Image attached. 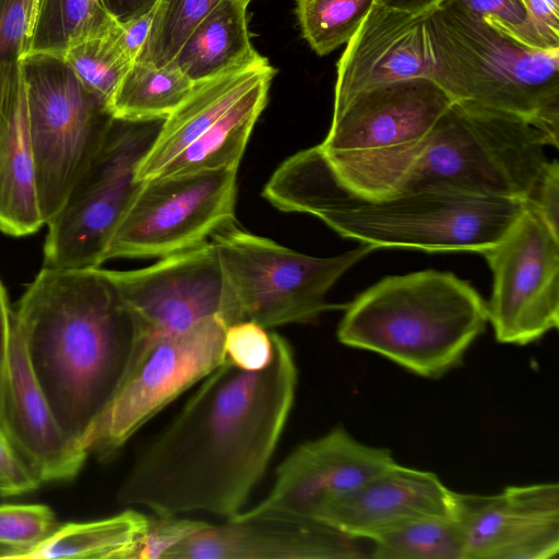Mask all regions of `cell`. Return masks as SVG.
<instances>
[{"label": "cell", "instance_id": "cell-1", "mask_svg": "<svg viewBox=\"0 0 559 559\" xmlns=\"http://www.w3.org/2000/svg\"><path fill=\"white\" fill-rule=\"evenodd\" d=\"M269 366L225 360L136 457L118 499L157 515L241 512L264 475L290 415L298 372L290 344L273 334Z\"/></svg>", "mask_w": 559, "mask_h": 559}, {"label": "cell", "instance_id": "cell-2", "mask_svg": "<svg viewBox=\"0 0 559 559\" xmlns=\"http://www.w3.org/2000/svg\"><path fill=\"white\" fill-rule=\"evenodd\" d=\"M13 322L58 423L90 453L130 364L136 334L130 309L100 266H43Z\"/></svg>", "mask_w": 559, "mask_h": 559}, {"label": "cell", "instance_id": "cell-3", "mask_svg": "<svg viewBox=\"0 0 559 559\" xmlns=\"http://www.w3.org/2000/svg\"><path fill=\"white\" fill-rule=\"evenodd\" d=\"M262 194L278 210L316 216L362 245L426 252L484 253L526 207L520 200L437 188L361 197L335 178L319 145L285 159Z\"/></svg>", "mask_w": 559, "mask_h": 559}, {"label": "cell", "instance_id": "cell-4", "mask_svg": "<svg viewBox=\"0 0 559 559\" xmlns=\"http://www.w3.org/2000/svg\"><path fill=\"white\" fill-rule=\"evenodd\" d=\"M338 341L379 354L425 378L462 362L488 322L487 304L451 272L424 270L382 278L345 307Z\"/></svg>", "mask_w": 559, "mask_h": 559}, {"label": "cell", "instance_id": "cell-5", "mask_svg": "<svg viewBox=\"0 0 559 559\" xmlns=\"http://www.w3.org/2000/svg\"><path fill=\"white\" fill-rule=\"evenodd\" d=\"M432 80L453 103L512 114L558 138L559 49L523 44L444 3L426 16Z\"/></svg>", "mask_w": 559, "mask_h": 559}, {"label": "cell", "instance_id": "cell-6", "mask_svg": "<svg viewBox=\"0 0 559 559\" xmlns=\"http://www.w3.org/2000/svg\"><path fill=\"white\" fill-rule=\"evenodd\" d=\"M452 103L429 78L370 88L332 116L319 147L352 192L371 199L396 194Z\"/></svg>", "mask_w": 559, "mask_h": 559}, {"label": "cell", "instance_id": "cell-7", "mask_svg": "<svg viewBox=\"0 0 559 559\" xmlns=\"http://www.w3.org/2000/svg\"><path fill=\"white\" fill-rule=\"evenodd\" d=\"M548 146L558 138L530 120L452 103L399 192L437 188L526 203L550 162Z\"/></svg>", "mask_w": 559, "mask_h": 559}, {"label": "cell", "instance_id": "cell-8", "mask_svg": "<svg viewBox=\"0 0 559 559\" xmlns=\"http://www.w3.org/2000/svg\"><path fill=\"white\" fill-rule=\"evenodd\" d=\"M211 239L218 252L236 322L249 320L269 330L312 322L325 311L345 309L346 305L326 300L329 290L377 249L361 243L334 257H312L234 224Z\"/></svg>", "mask_w": 559, "mask_h": 559}, {"label": "cell", "instance_id": "cell-9", "mask_svg": "<svg viewBox=\"0 0 559 559\" xmlns=\"http://www.w3.org/2000/svg\"><path fill=\"white\" fill-rule=\"evenodd\" d=\"M21 70L38 202L47 224L94 157L114 116L61 56L31 52Z\"/></svg>", "mask_w": 559, "mask_h": 559}, {"label": "cell", "instance_id": "cell-10", "mask_svg": "<svg viewBox=\"0 0 559 559\" xmlns=\"http://www.w3.org/2000/svg\"><path fill=\"white\" fill-rule=\"evenodd\" d=\"M164 120L114 118L94 157L47 222L44 264L99 267L112 234L141 182L136 168Z\"/></svg>", "mask_w": 559, "mask_h": 559}, {"label": "cell", "instance_id": "cell-11", "mask_svg": "<svg viewBox=\"0 0 559 559\" xmlns=\"http://www.w3.org/2000/svg\"><path fill=\"white\" fill-rule=\"evenodd\" d=\"M238 168L158 177L140 183L105 261L165 257L211 238L235 221Z\"/></svg>", "mask_w": 559, "mask_h": 559}, {"label": "cell", "instance_id": "cell-12", "mask_svg": "<svg viewBox=\"0 0 559 559\" xmlns=\"http://www.w3.org/2000/svg\"><path fill=\"white\" fill-rule=\"evenodd\" d=\"M106 273L136 325L126 378L160 338L186 331L214 316L222 317L227 325L236 322L218 252L212 240L162 257L142 269L106 270Z\"/></svg>", "mask_w": 559, "mask_h": 559}, {"label": "cell", "instance_id": "cell-13", "mask_svg": "<svg viewBox=\"0 0 559 559\" xmlns=\"http://www.w3.org/2000/svg\"><path fill=\"white\" fill-rule=\"evenodd\" d=\"M492 273L488 321L499 343L526 345L559 324V234L525 207L484 253Z\"/></svg>", "mask_w": 559, "mask_h": 559}, {"label": "cell", "instance_id": "cell-14", "mask_svg": "<svg viewBox=\"0 0 559 559\" xmlns=\"http://www.w3.org/2000/svg\"><path fill=\"white\" fill-rule=\"evenodd\" d=\"M219 316L157 341L130 371L104 413L90 452L114 455L143 425L225 362Z\"/></svg>", "mask_w": 559, "mask_h": 559}, {"label": "cell", "instance_id": "cell-15", "mask_svg": "<svg viewBox=\"0 0 559 559\" xmlns=\"http://www.w3.org/2000/svg\"><path fill=\"white\" fill-rule=\"evenodd\" d=\"M394 462L388 449L361 443L336 426L296 447L277 466L269 493L251 510L318 521L329 506Z\"/></svg>", "mask_w": 559, "mask_h": 559}, {"label": "cell", "instance_id": "cell-16", "mask_svg": "<svg viewBox=\"0 0 559 559\" xmlns=\"http://www.w3.org/2000/svg\"><path fill=\"white\" fill-rule=\"evenodd\" d=\"M358 539L323 522L273 511H241L209 523L163 559H357Z\"/></svg>", "mask_w": 559, "mask_h": 559}, {"label": "cell", "instance_id": "cell-17", "mask_svg": "<svg viewBox=\"0 0 559 559\" xmlns=\"http://www.w3.org/2000/svg\"><path fill=\"white\" fill-rule=\"evenodd\" d=\"M463 559H556L559 486H509L493 496L460 493Z\"/></svg>", "mask_w": 559, "mask_h": 559}, {"label": "cell", "instance_id": "cell-18", "mask_svg": "<svg viewBox=\"0 0 559 559\" xmlns=\"http://www.w3.org/2000/svg\"><path fill=\"white\" fill-rule=\"evenodd\" d=\"M426 16L374 3L336 63L333 115L370 88L432 79Z\"/></svg>", "mask_w": 559, "mask_h": 559}, {"label": "cell", "instance_id": "cell-19", "mask_svg": "<svg viewBox=\"0 0 559 559\" xmlns=\"http://www.w3.org/2000/svg\"><path fill=\"white\" fill-rule=\"evenodd\" d=\"M3 421L9 439L40 483L75 477L88 455L68 437L53 415L13 314Z\"/></svg>", "mask_w": 559, "mask_h": 559}, {"label": "cell", "instance_id": "cell-20", "mask_svg": "<svg viewBox=\"0 0 559 559\" xmlns=\"http://www.w3.org/2000/svg\"><path fill=\"white\" fill-rule=\"evenodd\" d=\"M459 509L460 493L436 474L394 462L329 506L318 521L356 539L372 540L411 520L457 515Z\"/></svg>", "mask_w": 559, "mask_h": 559}, {"label": "cell", "instance_id": "cell-21", "mask_svg": "<svg viewBox=\"0 0 559 559\" xmlns=\"http://www.w3.org/2000/svg\"><path fill=\"white\" fill-rule=\"evenodd\" d=\"M276 70L264 57L193 84L185 100L166 118L140 162L135 179L152 180L185 147L202 135L259 80Z\"/></svg>", "mask_w": 559, "mask_h": 559}, {"label": "cell", "instance_id": "cell-22", "mask_svg": "<svg viewBox=\"0 0 559 559\" xmlns=\"http://www.w3.org/2000/svg\"><path fill=\"white\" fill-rule=\"evenodd\" d=\"M44 224L20 70L0 104V230L21 237Z\"/></svg>", "mask_w": 559, "mask_h": 559}, {"label": "cell", "instance_id": "cell-23", "mask_svg": "<svg viewBox=\"0 0 559 559\" xmlns=\"http://www.w3.org/2000/svg\"><path fill=\"white\" fill-rule=\"evenodd\" d=\"M249 2L221 0L190 33L168 64L197 83L263 59L250 40L247 23Z\"/></svg>", "mask_w": 559, "mask_h": 559}, {"label": "cell", "instance_id": "cell-24", "mask_svg": "<svg viewBox=\"0 0 559 559\" xmlns=\"http://www.w3.org/2000/svg\"><path fill=\"white\" fill-rule=\"evenodd\" d=\"M275 73L259 80L216 123L170 160L158 177L238 168L252 129L266 105Z\"/></svg>", "mask_w": 559, "mask_h": 559}, {"label": "cell", "instance_id": "cell-25", "mask_svg": "<svg viewBox=\"0 0 559 559\" xmlns=\"http://www.w3.org/2000/svg\"><path fill=\"white\" fill-rule=\"evenodd\" d=\"M148 518L128 509L114 516L58 527L24 558L134 559Z\"/></svg>", "mask_w": 559, "mask_h": 559}, {"label": "cell", "instance_id": "cell-26", "mask_svg": "<svg viewBox=\"0 0 559 559\" xmlns=\"http://www.w3.org/2000/svg\"><path fill=\"white\" fill-rule=\"evenodd\" d=\"M193 82L167 64L133 61L109 103L114 118L128 121L166 119L189 95Z\"/></svg>", "mask_w": 559, "mask_h": 559}, {"label": "cell", "instance_id": "cell-27", "mask_svg": "<svg viewBox=\"0 0 559 559\" xmlns=\"http://www.w3.org/2000/svg\"><path fill=\"white\" fill-rule=\"evenodd\" d=\"M118 24L102 0H39L31 52L63 57L74 45L106 35Z\"/></svg>", "mask_w": 559, "mask_h": 559}, {"label": "cell", "instance_id": "cell-28", "mask_svg": "<svg viewBox=\"0 0 559 559\" xmlns=\"http://www.w3.org/2000/svg\"><path fill=\"white\" fill-rule=\"evenodd\" d=\"M374 559H463L464 525L457 515H428L372 539Z\"/></svg>", "mask_w": 559, "mask_h": 559}, {"label": "cell", "instance_id": "cell-29", "mask_svg": "<svg viewBox=\"0 0 559 559\" xmlns=\"http://www.w3.org/2000/svg\"><path fill=\"white\" fill-rule=\"evenodd\" d=\"M376 0H296L302 37L318 56L346 45Z\"/></svg>", "mask_w": 559, "mask_h": 559}, {"label": "cell", "instance_id": "cell-30", "mask_svg": "<svg viewBox=\"0 0 559 559\" xmlns=\"http://www.w3.org/2000/svg\"><path fill=\"white\" fill-rule=\"evenodd\" d=\"M221 0H157L147 37L134 61L166 67Z\"/></svg>", "mask_w": 559, "mask_h": 559}, {"label": "cell", "instance_id": "cell-31", "mask_svg": "<svg viewBox=\"0 0 559 559\" xmlns=\"http://www.w3.org/2000/svg\"><path fill=\"white\" fill-rule=\"evenodd\" d=\"M119 24L108 34L86 39L67 50L63 59L81 82L108 107L133 60L117 39Z\"/></svg>", "mask_w": 559, "mask_h": 559}, {"label": "cell", "instance_id": "cell-32", "mask_svg": "<svg viewBox=\"0 0 559 559\" xmlns=\"http://www.w3.org/2000/svg\"><path fill=\"white\" fill-rule=\"evenodd\" d=\"M39 0H0V104L31 52Z\"/></svg>", "mask_w": 559, "mask_h": 559}, {"label": "cell", "instance_id": "cell-33", "mask_svg": "<svg viewBox=\"0 0 559 559\" xmlns=\"http://www.w3.org/2000/svg\"><path fill=\"white\" fill-rule=\"evenodd\" d=\"M57 527L53 512L47 506H0V547L7 549L10 557L24 558Z\"/></svg>", "mask_w": 559, "mask_h": 559}, {"label": "cell", "instance_id": "cell-34", "mask_svg": "<svg viewBox=\"0 0 559 559\" xmlns=\"http://www.w3.org/2000/svg\"><path fill=\"white\" fill-rule=\"evenodd\" d=\"M274 332L249 320L227 325L224 337L226 360L248 371L270 365L274 353Z\"/></svg>", "mask_w": 559, "mask_h": 559}, {"label": "cell", "instance_id": "cell-35", "mask_svg": "<svg viewBox=\"0 0 559 559\" xmlns=\"http://www.w3.org/2000/svg\"><path fill=\"white\" fill-rule=\"evenodd\" d=\"M445 3L491 21L525 45L550 50L531 22L522 0H450Z\"/></svg>", "mask_w": 559, "mask_h": 559}, {"label": "cell", "instance_id": "cell-36", "mask_svg": "<svg viewBox=\"0 0 559 559\" xmlns=\"http://www.w3.org/2000/svg\"><path fill=\"white\" fill-rule=\"evenodd\" d=\"M207 524L204 521L179 515L155 514L154 518H148L147 528L138 546L134 559H163L169 549Z\"/></svg>", "mask_w": 559, "mask_h": 559}, {"label": "cell", "instance_id": "cell-37", "mask_svg": "<svg viewBox=\"0 0 559 559\" xmlns=\"http://www.w3.org/2000/svg\"><path fill=\"white\" fill-rule=\"evenodd\" d=\"M39 484L0 426V495H22L36 489Z\"/></svg>", "mask_w": 559, "mask_h": 559}, {"label": "cell", "instance_id": "cell-38", "mask_svg": "<svg viewBox=\"0 0 559 559\" xmlns=\"http://www.w3.org/2000/svg\"><path fill=\"white\" fill-rule=\"evenodd\" d=\"M526 206L534 210L555 233L559 234V166L557 159L547 165L526 201Z\"/></svg>", "mask_w": 559, "mask_h": 559}, {"label": "cell", "instance_id": "cell-39", "mask_svg": "<svg viewBox=\"0 0 559 559\" xmlns=\"http://www.w3.org/2000/svg\"><path fill=\"white\" fill-rule=\"evenodd\" d=\"M535 29L549 49H559V0H522Z\"/></svg>", "mask_w": 559, "mask_h": 559}, {"label": "cell", "instance_id": "cell-40", "mask_svg": "<svg viewBox=\"0 0 559 559\" xmlns=\"http://www.w3.org/2000/svg\"><path fill=\"white\" fill-rule=\"evenodd\" d=\"M12 314L5 289L0 281V426L3 430V393L10 355Z\"/></svg>", "mask_w": 559, "mask_h": 559}, {"label": "cell", "instance_id": "cell-41", "mask_svg": "<svg viewBox=\"0 0 559 559\" xmlns=\"http://www.w3.org/2000/svg\"><path fill=\"white\" fill-rule=\"evenodd\" d=\"M152 12L129 23L119 24L117 28V39L122 49L133 61L138 57L147 37Z\"/></svg>", "mask_w": 559, "mask_h": 559}, {"label": "cell", "instance_id": "cell-42", "mask_svg": "<svg viewBox=\"0 0 559 559\" xmlns=\"http://www.w3.org/2000/svg\"><path fill=\"white\" fill-rule=\"evenodd\" d=\"M107 12L119 23L126 24L152 12L157 0H102Z\"/></svg>", "mask_w": 559, "mask_h": 559}, {"label": "cell", "instance_id": "cell-43", "mask_svg": "<svg viewBox=\"0 0 559 559\" xmlns=\"http://www.w3.org/2000/svg\"><path fill=\"white\" fill-rule=\"evenodd\" d=\"M450 0H376L386 8L411 14H428Z\"/></svg>", "mask_w": 559, "mask_h": 559}, {"label": "cell", "instance_id": "cell-44", "mask_svg": "<svg viewBox=\"0 0 559 559\" xmlns=\"http://www.w3.org/2000/svg\"><path fill=\"white\" fill-rule=\"evenodd\" d=\"M9 551L0 547V557H8Z\"/></svg>", "mask_w": 559, "mask_h": 559}, {"label": "cell", "instance_id": "cell-45", "mask_svg": "<svg viewBox=\"0 0 559 559\" xmlns=\"http://www.w3.org/2000/svg\"><path fill=\"white\" fill-rule=\"evenodd\" d=\"M249 1H251V0H249Z\"/></svg>", "mask_w": 559, "mask_h": 559}]
</instances>
